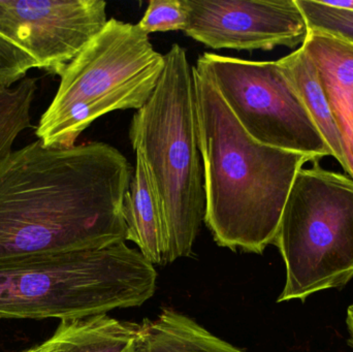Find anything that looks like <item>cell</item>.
I'll list each match as a JSON object with an SVG mask.
<instances>
[{"mask_svg": "<svg viewBox=\"0 0 353 352\" xmlns=\"http://www.w3.org/2000/svg\"><path fill=\"white\" fill-rule=\"evenodd\" d=\"M187 37L212 49L302 47L310 29L296 0H185Z\"/></svg>", "mask_w": 353, "mask_h": 352, "instance_id": "9c48e42d", "label": "cell"}, {"mask_svg": "<svg viewBox=\"0 0 353 352\" xmlns=\"http://www.w3.org/2000/svg\"><path fill=\"white\" fill-rule=\"evenodd\" d=\"M138 333L139 324L103 314L62 320L41 345L45 352H134Z\"/></svg>", "mask_w": 353, "mask_h": 352, "instance_id": "7c38bea8", "label": "cell"}, {"mask_svg": "<svg viewBox=\"0 0 353 352\" xmlns=\"http://www.w3.org/2000/svg\"><path fill=\"white\" fill-rule=\"evenodd\" d=\"M3 88H6V87H4L3 85L0 84V90H1V89H3Z\"/></svg>", "mask_w": 353, "mask_h": 352, "instance_id": "7402d4cb", "label": "cell"}, {"mask_svg": "<svg viewBox=\"0 0 353 352\" xmlns=\"http://www.w3.org/2000/svg\"><path fill=\"white\" fill-rule=\"evenodd\" d=\"M274 245L286 267L278 302L302 300L353 278V180L314 165L294 178Z\"/></svg>", "mask_w": 353, "mask_h": 352, "instance_id": "8992f818", "label": "cell"}, {"mask_svg": "<svg viewBox=\"0 0 353 352\" xmlns=\"http://www.w3.org/2000/svg\"><path fill=\"white\" fill-rule=\"evenodd\" d=\"M195 70L214 85L245 132L272 148L333 156L277 61H249L213 53Z\"/></svg>", "mask_w": 353, "mask_h": 352, "instance_id": "52a82bcc", "label": "cell"}, {"mask_svg": "<svg viewBox=\"0 0 353 352\" xmlns=\"http://www.w3.org/2000/svg\"><path fill=\"white\" fill-rule=\"evenodd\" d=\"M303 47L319 70L341 136L347 174L353 180V45L321 31H311Z\"/></svg>", "mask_w": 353, "mask_h": 352, "instance_id": "30bf717a", "label": "cell"}, {"mask_svg": "<svg viewBox=\"0 0 353 352\" xmlns=\"http://www.w3.org/2000/svg\"><path fill=\"white\" fill-rule=\"evenodd\" d=\"M157 272L125 242L0 262V320H79L139 307Z\"/></svg>", "mask_w": 353, "mask_h": 352, "instance_id": "3957f363", "label": "cell"}, {"mask_svg": "<svg viewBox=\"0 0 353 352\" xmlns=\"http://www.w3.org/2000/svg\"><path fill=\"white\" fill-rule=\"evenodd\" d=\"M134 352H246L208 332L187 316L165 309L139 324Z\"/></svg>", "mask_w": 353, "mask_h": 352, "instance_id": "4fadbf2b", "label": "cell"}, {"mask_svg": "<svg viewBox=\"0 0 353 352\" xmlns=\"http://www.w3.org/2000/svg\"><path fill=\"white\" fill-rule=\"evenodd\" d=\"M311 31L340 37L353 45V12L327 6L323 0H296Z\"/></svg>", "mask_w": 353, "mask_h": 352, "instance_id": "2e32d148", "label": "cell"}, {"mask_svg": "<svg viewBox=\"0 0 353 352\" xmlns=\"http://www.w3.org/2000/svg\"><path fill=\"white\" fill-rule=\"evenodd\" d=\"M108 21L103 0H0V34L58 76Z\"/></svg>", "mask_w": 353, "mask_h": 352, "instance_id": "ba28073f", "label": "cell"}, {"mask_svg": "<svg viewBox=\"0 0 353 352\" xmlns=\"http://www.w3.org/2000/svg\"><path fill=\"white\" fill-rule=\"evenodd\" d=\"M205 223L221 247L261 254L274 243L294 178L309 155L251 138L217 89L194 68Z\"/></svg>", "mask_w": 353, "mask_h": 352, "instance_id": "7a4b0ae2", "label": "cell"}, {"mask_svg": "<svg viewBox=\"0 0 353 352\" xmlns=\"http://www.w3.org/2000/svg\"><path fill=\"white\" fill-rule=\"evenodd\" d=\"M39 68L37 62L24 50L0 34V84L10 88L22 81L27 72Z\"/></svg>", "mask_w": 353, "mask_h": 352, "instance_id": "ac0fdd59", "label": "cell"}, {"mask_svg": "<svg viewBox=\"0 0 353 352\" xmlns=\"http://www.w3.org/2000/svg\"><path fill=\"white\" fill-rule=\"evenodd\" d=\"M346 324H347L348 330H350V343H352L353 346V305L348 308Z\"/></svg>", "mask_w": 353, "mask_h": 352, "instance_id": "ffe728a7", "label": "cell"}, {"mask_svg": "<svg viewBox=\"0 0 353 352\" xmlns=\"http://www.w3.org/2000/svg\"><path fill=\"white\" fill-rule=\"evenodd\" d=\"M20 352H45V349H43V345L37 344L35 346L30 347V349H25V351H22Z\"/></svg>", "mask_w": 353, "mask_h": 352, "instance_id": "44dd1931", "label": "cell"}, {"mask_svg": "<svg viewBox=\"0 0 353 352\" xmlns=\"http://www.w3.org/2000/svg\"><path fill=\"white\" fill-rule=\"evenodd\" d=\"M37 89L35 79L25 78L16 86L0 90V161L12 153L19 134L33 127L31 107Z\"/></svg>", "mask_w": 353, "mask_h": 352, "instance_id": "9a60e30c", "label": "cell"}, {"mask_svg": "<svg viewBox=\"0 0 353 352\" xmlns=\"http://www.w3.org/2000/svg\"><path fill=\"white\" fill-rule=\"evenodd\" d=\"M148 103L136 112L130 140L144 161L163 211L167 264L192 253L205 220V194L195 103L194 66L174 43Z\"/></svg>", "mask_w": 353, "mask_h": 352, "instance_id": "277c9868", "label": "cell"}, {"mask_svg": "<svg viewBox=\"0 0 353 352\" xmlns=\"http://www.w3.org/2000/svg\"><path fill=\"white\" fill-rule=\"evenodd\" d=\"M115 147L41 141L0 161V262L126 242L122 205L132 179Z\"/></svg>", "mask_w": 353, "mask_h": 352, "instance_id": "6da1fadb", "label": "cell"}, {"mask_svg": "<svg viewBox=\"0 0 353 352\" xmlns=\"http://www.w3.org/2000/svg\"><path fill=\"white\" fill-rule=\"evenodd\" d=\"M327 6H333V8H342V10H352L353 12V0H343V1H330V0H323Z\"/></svg>", "mask_w": 353, "mask_h": 352, "instance_id": "d6986e66", "label": "cell"}, {"mask_svg": "<svg viewBox=\"0 0 353 352\" xmlns=\"http://www.w3.org/2000/svg\"><path fill=\"white\" fill-rule=\"evenodd\" d=\"M136 169L122 205L126 241L138 246L151 264H167V237L163 211L144 161L136 157Z\"/></svg>", "mask_w": 353, "mask_h": 352, "instance_id": "8fae6325", "label": "cell"}, {"mask_svg": "<svg viewBox=\"0 0 353 352\" xmlns=\"http://www.w3.org/2000/svg\"><path fill=\"white\" fill-rule=\"evenodd\" d=\"M288 80L300 97L313 123L321 132L333 157L347 173V163L342 148L341 136L334 119L319 70L304 47L277 60Z\"/></svg>", "mask_w": 353, "mask_h": 352, "instance_id": "5bb4252c", "label": "cell"}, {"mask_svg": "<svg viewBox=\"0 0 353 352\" xmlns=\"http://www.w3.org/2000/svg\"><path fill=\"white\" fill-rule=\"evenodd\" d=\"M189 12L185 0H152L142 20L139 23L143 31L153 32L182 30L188 26Z\"/></svg>", "mask_w": 353, "mask_h": 352, "instance_id": "e0dca14e", "label": "cell"}, {"mask_svg": "<svg viewBox=\"0 0 353 352\" xmlns=\"http://www.w3.org/2000/svg\"><path fill=\"white\" fill-rule=\"evenodd\" d=\"M165 68V55L138 24L112 18L60 74L59 88L35 136L45 146H74L101 116L144 107Z\"/></svg>", "mask_w": 353, "mask_h": 352, "instance_id": "5b68a950", "label": "cell"}]
</instances>
